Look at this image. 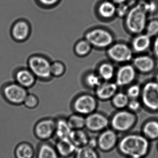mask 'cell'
Returning a JSON list of instances; mask_svg holds the SVG:
<instances>
[{
  "instance_id": "cell-30",
  "label": "cell",
  "mask_w": 158,
  "mask_h": 158,
  "mask_svg": "<svg viewBox=\"0 0 158 158\" xmlns=\"http://www.w3.org/2000/svg\"><path fill=\"white\" fill-rule=\"evenodd\" d=\"M130 100V98L127 94L122 92L116 93L112 98L113 106L121 110L127 107Z\"/></svg>"
},
{
  "instance_id": "cell-7",
  "label": "cell",
  "mask_w": 158,
  "mask_h": 158,
  "mask_svg": "<svg viewBox=\"0 0 158 158\" xmlns=\"http://www.w3.org/2000/svg\"><path fill=\"white\" fill-rule=\"evenodd\" d=\"M118 133L111 128H107L98 134L96 137L97 149L109 153L117 148L119 140Z\"/></svg>"
},
{
  "instance_id": "cell-27",
  "label": "cell",
  "mask_w": 158,
  "mask_h": 158,
  "mask_svg": "<svg viewBox=\"0 0 158 158\" xmlns=\"http://www.w3.org/2000/svg\"><path fill=\"white\" fill-rule=\"evenodd\" d=\"M69 125L72 130H81L85 128V117L76 113L67 118Z\"/></svg>"
},
{
  "instance_id": "cell-9",
  "label": "cell",
  "mask_w": 158,
  "mask_h": 158,
  "mask_svg": "<svg viewBox=\"0 0 158 158\" xmlns=\"http://www.w3.org/2000/svg\"><path fill=\"white\" fill-rule=\"evenodd\" d=\"M56 119L45 118L37 122L34 127L35 136L42 142L48 141L54 136Z\"/></svg>"
},
{
  "instance_id": "cell-10",
  "label": "cell",
  "mask_w": 158,
  "mask_h": 158,
  "mask_svg": "<svg viewBox=\"0 0 158 158\" xmlns=\"http://www.w3.org/2000/svg\"><path fill=\"white\" fill-rule=\"evenodd\" d=\"M107 54L111 60L118 63L130 62L133 56V51L127 44L117 43L109 47Z\"/></svg>"
},
{
  "instance_id": "cell-32",
  "label": "cell",
  "mask_w": 158,
  "mask_h": 158,
  "mask_svg": "<svg viewBox=\"0 0 158 158\" xmlns=\"http://www.w3.org/2000/svg\"><path fill=\"white\" fill-rule=\"evenodd\" d=\"M85 81L89 87L96 88L103 82V80L98 74L90 73L85 77Z\"/></svg>"
},
{
  "instance_id": "cell-40",
  "label": "cell",
  "mask_w": 158,
  "mask_h": 158,
  "mask_svg": "<svg viewBox=\"0 0 158 158\" xmlns=\"http://www.w3.org/2000/svg\"><path fill=\"white\" fill-rule=\"evenodd\" d=\"M154 51L156 55L158 56V37L156 39L154 42Z\"/></svg>"
},
{
  "instance_id": "cell-17",
  "label": "cell",
  "mask_w": 158,
  "mask_h": 158,
  "mask_svg": "<svg viewBox=\"0 0 158 158\" xmlns=\"http://www.w3.org/2000/svg\"><path fill=\"white\" fill-rule=\"evenodd\" d=\"M118 85L116 82L105 81L96 89V94L97 98L102 100L111 99L117 93Z\"/></svg>"
},
{
  "instance_id": "cell-38",
  "label": "cell",
  "mask_w": 158,
  "mask_h": 158,
  "mask_svg": "<svg viewBox=\"0 0 158 158\" xmlns=\"http://www.w3.org/2000/svg\"><path fill=\"white\" fill-rule=\"evenodd\" d=\"M127 107L130 111L133 112H137L141 109V103L137 98L130 99Z\"/></svg>"
},
{
  "instance_id": "cell-33",
  "label": "cell",
  "mask_w": 158,
  "mask_h": 158,
  "mask_svg": "<svg viewBox=\"0 0 158 158\" xmlns=\"http://www.w3.org/2000/svg\"><path fill=\"white\" fill-rule=\"evenodd\" d=\"M39 104V99L36 95L32 94H28L24 100L23 105L27 108L33 109L36 108Z\"/></svg>"
},
{
  "instance_id": "cell-42",
  "label": "cell",
  "mask_w": 158,
  "mask_h": 158,
  "mask_svg": "<svg viewBox=\"0 0 158 158\" xmlns=\"http://www.w3.org/2000/svg\"><path fill=\"white\" fill-rule=\"evenodd\" d=\"M138 2H144V1H146V0H137Z\"/></svg>"
},
{
  "instance_id": "cell-21",
  "label": "cell",
  "mask_w": 158,
  "mask_h": 158,
  "mask_svg": "<svg viewBox=\"0 0 158 158\" xmlns=\"http://www.w3.org/2000/svg\"><path fill=\"white\" fill-rule=\"evenodd\" d=\"M151 44V37L146 33L136 35L132 42L133 51L136 53H142L146 51Z\"/></svg>"
},
{
  "instance_id": "cell-36",
  "label": "cell",
  "mask_w": 158,
  "mask_h": 158,
  "mask_svg": "<svg viewBox=\"0 0 158 158\" xmlns=\"http://www.w3.org/2000/svg\"><path fill=\"white\" fill-rule=\"evenodd\" d=\"M142 90V88L138 85H132L128 88L126 94L130 99H137L141 96Z\"/></svg>"
},
{
  "instance_id": "cell-6",
  "label": "cell",
  "mask_w": 158,
  "mask_h": 158,
  "mask_svg": "<svg viewBox=\"0 0 158 158\" xmlns=\"http://www.w3.org/2000/svg\"><path fill=\"white\" fill-rule=\"evenodd\" d=\"M2 93L4 99L9 104L19 106L24 103L28 95V90L16 82H10L3 86Z\"/></svg>"
},
{
  "instance_id": "cell-5",
  "label": "cell",
  "mask_w": 158,
  "mask_h": 158,
  "mask_svg": "<svg viewBox=\"0 0 158 158\" xmlns=\"http://www.w3.org/2000/svg\"><path fill=\"white\" fill-rule=\"evenodd\" d=\"M85 39L92 46L103 49L111 46L114 41L112 33L103 28H95L86 32Z\"/></svg>"
},
{
  "instance_id": "cell-31",
  "label": "cell",
  "mask_w": 158,
  "mask_h": 158,
  "mask_svg": "<svg viewBox=\"0 0 158 158\" xmlns=\"http://www.w3.org/2000/svg\"><path fill=\"white\" fill-rule=\"evenodd\" d=\"M66 71L65 65L63 62L56 61L52 62L51 64V74L52 77H60L65 74Z\"/></svg>"
},
{
  "instance_id": "cell-11",
  "label": "cell",
  "mask_w": 158,
  "mask_h": 158,
  "mask_svg": "<svg viewBox=\"0 0 158 158\" xmlns=\"http://www.w3.org/2000/svg\"><path fill=\"white\" fill-rule=\"evenodd\" d=\"M97 103L94 97L90 94H83L75 99L73 107L76 113L87 116L95 112Z\"/></svg>"
},
{
  "instance_id": "cell-24",
  "label": "cell",
  "mask_w": 158,
  "mask_h": 158,
  "mask_svg": "<svg viewBox=\"0 0 158 158\" xmlns=\"http://www.w3.org/2000/svg\"><path fill=\"white\" fill-rule=\"evenodd\" d=\"M71 130L69 125L67 118H58L56 119L55 132L54 136L57 140L68 138Z\"/></svg>"
},
{
  "instance_id": "cell-26",
  "label": "cell",
  "mask_w": 158,
  "mask_h": 158,
  "mask_svg": "<svg viewBox=\"0 0 158 158\" xmlns=\"http://www.w3.org/2000/svg\"><path fill=\"white\" fill-rule=\"evenodd\" d=\"M73 156L74 158H100L97 149L88 146L77 148Z\"/></svg>"
},
{
  "instance_id": "cell-25",
  "label": "cell",
  "mask_w": 158,
  "mask_h": 158,
  "mask_svg": "<svg viewBox=\"0 0 158 158\" xmlns=\"http://www.w3.org/2000/svg\"><path fill=\"white\" fill-rule=\"evenodd\" d=\"M34 154L35 152L32 146L26 142L19 144L15 149L16 158H33Z\"/></svg>"
},
{
  "instance_id": "cell-18",
  "label": "cell",
  "mask_w": 158,
  "mask_h": 158,
  "mask_svg": "<svg viewBox=\"0 0 158 158\" xmlns=\"http://www.w3.org/2000/svg\"><path fill=\"white\" fill-rule=\"evenodd\" d=\"M54 146L59 156L64 158H69L74 156L77 149L69 138L57 140Z\"/></svg>"
},
{
  "instance_id": "cell-44",
  "label": "cell",
  "mask_w": 158,
  "mask_h": 158,
  "mask_svg": "<svg viewBox=\"0 0 158 158\" xmlns=\"http://www.w3.org/2000/svg\"></svg>"
},
{
  "instance_id": "cell-2",
  "label": "cell",
  "mask_w": 158,
  "mask_h": 158,
  "mask_svg": "<svg viewBox=\"0 0 158 158\" xmlns=\"http://www.w3.org/2000/svg\"><path fill=\"white\" fill-rule=\"evenodd\" d=\"M148 15L143 7L141 2L131 6L129 13L125 17L124 24L128 31L132 34L143 33L145 30Z\"/></svg>"
},
{
  "instance_id": "cell-15",
  "label": "cell",
  "mask_w": 158,
  "mask_h": 158,
  "mask_svg": "<svg viewBox=\"0 0 158 158\" xmlns=\"http://www.w3.org/2000/svg\"><path fill=\"white\" fill-rule=\"evenodd\" d=\"M31 33L30 27L25 21H18L12 27L11 34L14 40L19 43L26 41Z\"/></svg>"
},
{
  "instance_id": "cell-39",
  "label": "cell",
  "mask_w": 158,
  "mask_h": 158,
  "mask_svg": "<svg viewBox=\"0 0 158 158\" xmlns=\"http://www.w3.org/2000/svg\"><path fill=\"white\" fill-rule=\"evenodd\" d=\"M43 4L45 5H53L58 2L59 0H39Z\"/></svg>"
},
{
  "instance_id": "cell-16",
  "label": "cell",
  "mask_w": 158,
  "mask_h": 158,
  "mask_svg": "<svg viewBox=\"0 0 158 158\" xmlns=\"http://www.w3.org/2000/svg\"><path fill=\"white\" fill-rule=\"evenodd\" d=\"M117 5L111 0H102L97 4V15L104 20H110L116 16Z\"/></svg>"
},
{
  "instance_id": "cell-1",
  "label": "cell",
  "mask_w": 158,
  "mask_h": 158,
  "mask_svg": "<svg viewBox=\"0 0 158 158\" xmlns=\"http://www.w3.org/2000/svg\"><path fill=\"white\" fill-rule=\"evenodd\" d=\"M119 154L125 158H145L150 153L151 142L141 133L129 132L119 138Z\"/></svg>"
},
{
  "instance_id": "cell-8",
  "label": "cell",
  "mask_w": 158,
  "mask_h": 158,
  "mask_svg": "<svg viewBox=\"0 0 158 158\" xmlns=\"http://www.w3.org/2000/svg\"><path fill=\"white\" fill-rule=\"evenodd\" d=\"M142 102L146 107L150 110H158V83L148 82L142 88Z\"/></svg>"
},
{
  "instance_id": "cell-37",
  "label": "cell",
  "mask_w": 158,
  "mask_h": 158,
  "mask_svg": "<svg viewBox=\"0 0 158 158\" xmlns=\"http://www.w3.org/2000/svg\"><path fill=\"white\" fill-rule=\"evenodd\" d=\"M141 2L145 11L148 15L154 14L156 11L157 4L154 0H146Z\"/></svg>"
},
{
  "instance_id": "cell-19",
  "label": "cell",
  "mask_w": 158,
  "mask_h": 158,
  "mask_svg": "<svg viewBox=\"0 0 158 158\" xmlns=\"http://www.w3.org/2000/svg\"><path fill=\"white\" fill-rule=\"evenodd\" d=\"M133 65L135 69L143 73H148L154 69L155 62L148 56H139L133 60Z\"/></svg>"
},
{
  "instance_id": "cell-34",
  "label": "cell",
  "mask_w": 158,
  "mask_h": 158,
  "mask_svg": "<svg viewBox=\"0 0 158 158\" xmlns=\"http://www.w3.org/2000/svg\"><path fill=\"white\" fill-rule=\"evenodd\" d=\"M146 33L149 37H152L158 34V21L152 20L147 22L145 29Z\"/></svg>"
},
{
  "instance_id": "cell-41",
  "label": "cell",
  "mask_w": 158,
  "mask_h": 158,
  "mask_svg": "<svg viewBox=\"0 0 158 158\" xmlns=\"http://www.w3.org/2000/svg\"><path fill=\"white\" fill-rule=\"evenodd\" d=\"M111 1L117 5L120 4L128 2L129 0H111Z\"/></svg>"
},
{
  "instance_id": "cell-22",
  "label": "cell",
  "mask_w": 158,
  "mask_h": 158,
  "mask_svg": "<svg viewBox=\"0 0 158 158\" xmlns=\"http://www.w3.org/2000/svg\"><path fill=\"white\" fill-rule=\"evenodd\" d=\"M36 158H60L54 146L47 141L43 142L38 146Z\"/></svg>"
},
{
  "instance_id": "cell-12",
  "label": "cell",
  "mask_w": 158,
  "mask_h": 158,
  "mask_svg": "<svg viewBox=\"0 0 158 158\" xmlns=\"http://www.w3.org/2000/svg\"><path fill=\"white\" fill-rule=\"evenodd\" d=\"M109 120L104 114L93 112L85 117V129L93 133H98L109 128Z\"/></svg>"
},
{
  "instance_id": "cell-13",
  "label": "cell",
  "mask_w": 158,
  "mask_h": 158,
  "mask_svg": "<svg viewBox=\"0 0 158 158\" xmlns=\"http://www.w3.org/2000/svg\"><path fill=\"white\" fill-rule=\"evenodd\" d=\"M136 77V69L131 65L125 64L121 67L117 71L116 83L118 86L129 85L134 81Z\"/></svg>"
},
{
  "instance_id": "cell-35",
  "label": "cell",
  "mask_w": 158,
  "mask_h": 158,
  "mask_svg": "<svg viewBox=\"0 0 158 158\" xmlns=\"http://www.w3.org/2000/svg\"><path fill=\"white\" fill-rule=\"evenodd\" d=\"M131 6L128 2L117 5L116 9V16L120 19L125 18L130 11Z\"/></svg>"
},
{
  "instance_id": "cell-14",
  "label": "cell",
  "mask_w": 158,
  "mask_h": 158,
  "mask_svg": "<svg viewBox=\"0 0 158 158\" xmlns=\"http://www.w3.org/2000/svg\"><path fill=\"white\" fill-rule=\"evenodd\" d=\"M14 79L15 82L27 89L32 87L37 79L28 68L18 69L14 74Z\"/></svg>"
},
{
  "instance_id": "cell-4",
  "label": "cell",
  "mask_w": 158,
  "mask_h": 158,
  "mask_svg": "<svg viewBox=\"0 0 158 158\" xmlns=\"http://www.w3.org/2000/svg\"><path fill=\"white\" fill-rule=\"evenodd\" d=\"M137 117L130 110H120L116 112L109 120V126L118 133L130 132L137 123Z\"/></svg>"
},
{
  "instance_id": "cell-20",
  "label": "cell",
  "mask_w": 158,
  "mask_h": 158,
  "mask_svg": "<svg viewBox=\"0 0 158 158\" xmlns=\"http://www.w3.org/2000/svg\"><path fill=\"white\" fill-rule=\"evenodd\" d=\"M68 138L78 148L88 145L90 136L84 129H81L72 130Z\"/></svg>"
},
{
  "instance_id": "cell-43",
  "label": "cell",
  "mask_w": 158,
  "mask_h": 158,
  "mask_svg": "<svg viewBox=\"0 0 158 158\" xmlns=\"http://www.w3.org/2000/svg\"><path fill=\"white\" fill-rule=\"evenodd\" d=\"M156 79H157V81L158 83V75H157Z\"/></svg>"
},
{
  "instance_id": "cell-28",
  "label": "cell",
  "mask_w": 158,
  "mask_h": 158,
  "mask_svg": "<svg viewBox=\"0 0 158 158\" xmlns=\"http://www.w3.org/2000/svg\"><path fill=\"white\" fill-rule=\"evenodd\" d=\"M98 74L103 81H110L115 76L114 66L110 63H103L98 68Z\"/></svg>"
},
{
  "instance_id": "cell-29",
  "label": "cell",
  "mask_w": 158,
  "mask_h": 158,
  "mask_svg": "<svg viewBox=\"0 0 158 158\" xmlns=\"http://www.w3.org/2000/svg\"><path fill=\"white\" fill-rule=\"evenodd\" d=\"M92 48V45L87 40L84 39L77 43L74 47V51L79 56H84L91 52Z\"/></svg>"
},
{
  "instance_id": "cell-23",
  "label": "cell",
  "mask_w": 158,
  "mask_h": 158,
  "mask_svg": "<svg viewBox=\"0 0 158 158\" xmlns=\"http://www.w3.org/2000/svg\"><path fill=\"white\" fill-rule=\"evenodd\" d=\"M141 133L148 140L155 141L158 139V122L151 120L144 123Z\"/></svg>"
},
{
  "instance_id": "cell-3",
  "label": "cell",
  "mask_w": 158,
  "mask_h": 158,
  "mask_svg": "<svg viewBox=\"0 0 158 158\" xmlns=\"http://www.w3.org/2000/svg\"><path fill=\"white\" fill-rule=\"evenodd\" d=\"M52 62L47 57L41 54L31 56L28 60V68L32 72L37 79L42 81H50Z\"/></svg>"
}]
</instances>
